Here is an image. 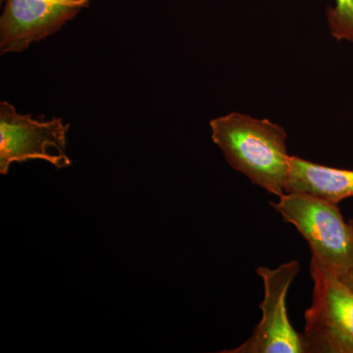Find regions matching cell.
<instances>
[{
	"instance_id": "obj_2",
	"label": "cell",
	"mask_w": 353,
	"mask_h": 353,
	"mask_svg": "<svg viewBox=\"0 0 353 353\" xmlns=\"http://www.w3.org/2000/svg\"><path fill=\"white\" fill-rule=\"evenodd\" d=\"M271 206L285 222L296 228L315 257L334 275H343L353 263V227L345 222L338 204L303 194L285 192Z\"/></svg>"
},
{
	"instance_id": "obj_5",
	"label": "cell",
	"mask_w": 353,
	"mask_h": 353,
	"mask_svg": "<svg viewBox=\"0 0 353 353\" xmlns=\"http://www.w3.org/2000/svg\"><path fill=\"white\" fill-rule=\"evenodd\" d=\"M69 125L60 118L39 121L18 113L12 104L0 103V173L6 175L14 162L44 160L57 169L71 165L66 154Z\"/></svg>"
},
{
	"instance_id": "obj_4",
	"label": "cell",
	"mask_w": 353,
	"mask_h": 353,
	"mask_svg": "<svg viewBox=\"0 0 353 353\" xmlns=\"http://www.w3.org/2000/svg\"><path fill=\"white\" fill-rule=\"evenodd\" d=\"M299 271L301 264L296 260L277 268L256 269L265 290L259 305L261 320L243 345L223 353H305L301 334L292 327L287 309L288 292Z\"/></svg>"
},
{
	"instance_id": "obj_9",
	"label": "cell",
	"mask_w": 353,
	"mask_h": 353,
	"mask_svg": "<svg viewBox=\"0 0 353 353\" xmlns=\"http://www.w3.org/2000/svg\"><path fill=\"white\" fill-rule=\"evenodd\" d=\"M339 278L341 279L343 284L347 285L350 290H353V263L352 266L350 267V269Z\"/></svg>"
},
{
	"instance_id": "obj_10",
	"label": "cell",
	"mask_w": 353,
	"mask_h": 353,
	"mask_svg": "<svg viewBox=\"0 0 353 353\" xmlns=\"http://www.w3.org/2000/svg\"><path fill=\"white\" fill-rule=\"evenodd\" d=\"M348 223L353 227V219L348 221Z\"/></svg>"
},
{
	"instance_id": "obj_6",
	"label": "cell",
	"mask_w": 353,
	"mask_h": 353,
	"mask_svg": "<svg viewBox=\"0 0 353 353\" xmlns=\"http://www.w3.org/2000/svg\"><path fill=\"white\" fill-rule=\"evenodd\" d=\"M92 0H6L0 18V51L21 52L60 31Z\"/></svg>"
},
{
	"instance_id": "obj_8",
	"label": "cell",
	"mask_w": 353,
	"mask_h": 353,
	"mask_svg": "<svg viewBox=\"0 0 353 353\" xmlns=\"http://www.w3.org/2000/svg\"><path fill=\"white\" fill-rule=\"evenodd\" d=\"M334 6L327 8L330 31L336 41L353 43V0H334Z\"/></svg>"
},
{
	"instance_id": "obj_3",
	"label": "cell",
	"mask_w": 353,
	"mask_h": 353,
	"mask_svg": "<svg viewBox=\"0 0 353 353\" xmlns=\"http://www.w3.org/2000/svg\"><path fill=\"white\" fill-rule=\"evenodd\" d=\"M312 301L301 334L305 353H353V290L311 256Z\"/></svg>"
},
{
	"instance_id": "obj_7",
	"label": "cell",
	"mask_w": 353,
	"mask_h": 353,
	"mask_svg": "<svg viewBox=\"0 0 353 353\" xmlns=\"http://www.w3.org/2000/svg\"><path fill=\"white\" fill-rule=\"evenodd\" d=\"M285 192H303L338 204L353 197V170L332 168L290 155Z\"/></svg>"
},
{
	"instance_id": "obj_1",
	"label": "cell",
	"mask_w": 353,
	"mask_h": 353,
	"mask_svg": "<svg viewBox=\"0 0 353 353\" xmlns=\"http://www.w3.org/2000/svg\"><path fill=\"white\" fill-rule=\"evenodd\" d=\"M211 132L228 163L273 196H284L289 170L288 134L268 119L232 112L211 120Z\"/></svg>"
}]
</instances>
